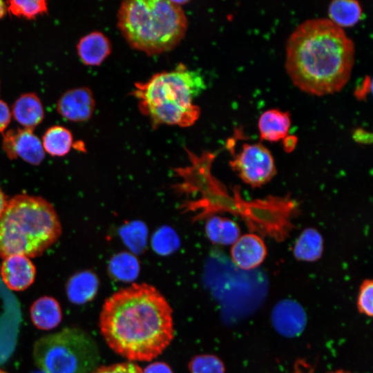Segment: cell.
<instances>
[{
	"mask_svg": "<svg viewBox=\"0 0 373 373\" xmlns=\"http://www.w3.org/2000/svg\"><path fill=\"white\" fill-rule=\"evenodd\" d=\"M0 276L6 286L16 291L28 289L36 276V268L30 258L23 255H11L3 258Z\"/></svg>",
	"mask_w": 373,
	"mask_h": 373,
	"instance_id": "cell-10",
	"label": "cell"
},
{
	"mask_svg": "<svg viewBox=\"0 0 373 373\" xmlns=\"http://www.w3.org/2000/svg\"><path fill=\"white\" fill-rule=\"evenodd\" d=\"M117 26L129 45L147 55L174 48L184 38L187 19L174 1L128 0L118 10Z\"/></svg>",
	"mask_w": 373,
	"mask_h": 373,
	"instance_id": "cell-5",
	"label": "cell"
},
{
	"mask_svg": "<svg viewBox=\"0 0 373 373\" xmlns=\"http://www.w3.org/2000/svg\"><path fill=\"white\" fill-rule=\"evenodd\" d=\"M352 137L356 142L362 144L371 143L372 140V133L361 128L355 129Z\"/></svg>",
	"mask_w": 373,
	"mask_h": 373,
	"instance_id": "cell-32",
	"label": "cell"
},
{
	"mask_svg": "<svg viewBox=\"0 0 373 373\" xmlns=\"http://www.w3.org/2000/svg\"><path fill=\"white\" fill-rule=\"evenodd\" d=\"M90 373H142L139 365L132 362L98 366Z\"/></svg>",
	"mask_w": 373,
	"mask_h": 373,
	"instance_id": "cell-28",
	"label": "cell"
},
{
	"mask_svg": "<svg viewBox=\"0 0 373 373\" xmlns=\"http://www.w3.org/2000/svg\"><path fill=\"white\" fill-rule=\"evenodd\" d=\"M283 140L285 150L287 152H291L296 145L297 137L294 135H287Z\"/></svg>",
	"mask_w": 373,
	"mask_h": 373,
	"instance_id": "cell-34",
	"label": "cell"
},
{
	"mask_svg": "<svg viewBox=\"0 0 373 373\" xmlns=\"http://www.w3.org/2000/svg\"><path fill=\"white\" fill-rule=\"evenodd\" d=\"M327 13L328 19L343 28L357 23L362 18L363 10L358 1L334 0L328 6Z\"/></svg>",
	"mask_w": 373,
	"mask_h": 373,
	"instance_id": "cell-19",
	"label": "cell"
},
{
	"mask_svg": "<svg viewBox=\"0 0 373 373\" xmlns=\"http://www.w3.org/2000/svg\"><path fill=\"white\" fill-rule=\"evenodd\" d=\"M271 320L274 328L283 336L294 337L304 329L307 318L303 308L297 302L285 299L274 307Z\"/></svg>",
	"mask_w": 373,
	"mask_h": 373,
	"instance_id": "cell-11",
	"label": "cell"
},
{
	"mask_svg": "<svg viewBox=\"0 0 373 373\" xmlns=\"http://www.w3.org/2000/svg\"><path fill=\"white\" fill-rule=\"evenodd\" d=\"M140 265L137 258L128 252H121L113 256L108 263L111 276L122 282H133L138 276Z\"/></svg>",
	"mask_w": 373,
	"mask_h": 373,
	"instance_id": "cell-22",
	"label": "cell"
},
{
	"mask_svg": "<svg viewBox=\"0 0 373 373\" xmlns=\"http://www.w3.org/2000/svg\"><path fill=\"white\" fill-rule=\"evenodd\" d=\"M99 287L97 276L90 271H82L72 276L66 283L68 300L76 305H83L91 300Z\"/></svg>",
	"mask_w": 373,
	"mask_h": 373,
	"instance_id": "cell-17",
	"label": "cell"
},
{
	"mask_svg": "<svg viewBox=\"0 0 373 373\" xmlns=\"http://www.w3.org/2000/svg\"><path fill=\"white\" fill-rule=\"evenodd\" d=\"M42 146L45 152L52 156H64L69 153L73 146L71 132L62 126H52L44 133Z\"/></svg>",
	"mask_w": 373,
	"mask_h": 373,
	"instance_id": "cell-21",
	"label": "cell"
},
{
	"mask_svg": "<svg viewBox=\"0 0 373 373\" xmlns=\"http://www.w3.org/2000/svg\"><path fill=\"white\" fill-rule=\"evenodd\" d=\"M119 234L126 245L136 254L141 253L145 247L147 229L142 222L135 221L122 227Z\"/></svg>",
	"mask_w": 373,
	"mask_h": 373,
	"instance_id": "cell-23",
	"label": "cell"
},
{
	"mask_svg": "<svg viewBox=\"0 0 373 373\" xmlns=\"http://www.w3.org/2000/svg\"><path fill=\"white\" fill-rule=\"evenodd\" d=\"M77 50L81 61L87 66L100 65L111 52V44L102 32L95 31L82 37Z\"/></svg>",
	"mask_w": 373,
	"mask_h": 373,
	"instance_id": "cell-13",
	"label": "cell"
},
{
	"mask_svg": "<svg viewBox=\"0 0 373 373\" xmlns=\"http://www.w3.org/2000/svg\"><path fill=\"white\" fill-rule=\"evenodd\" d=\"M8 200L6 195V194L3 193L2 189L0 188V216L2 214L3 211L5 210L7 204H8Z\"/></svg>",
	"mask_w": 373,
	"mask_h": 373,
	"instance_id": "cell-35",
	"label": "cell"
},
{
	"mask_svg": "<svg viewBox=\"0 0 373 373\" xmlns=\"http://www.w3.org/2000/svg\"><path fill=\"white\" fill-rule=\"evenodd\" d=\"M0 88H1V82H0Z\"/></svg>",
	"mask_w": 373,
	"mask_h": 373,
	"instance_id": "cell-40",
	"label": "cell"
},
{
	"mask_svg": "<svg viewBox=\"0 0 373 373\" xmlns=\"http://www.w3.org/2000/svg\"><path fill=\"white\" fill-rule=\"evenodd\" d=\"M33 373H45V372L39 370V371L35 372Z\"/></svg>",
	"mask_w": 373,
	"mask_h": 373,
	"instance_id": "cell-38",
	"label": "cell"
},
{
	"mask_svg": "<svg viewBox=\"0 0 373 373\" xmlns=\"http://www.w3.org/2000/svg\"><path fill=\"white\" fill-rule=\"evenodd\" d=\"M329 373H351V372H347V371H343V370H337V371L331 372H329Z\"/></svg>",
	"mask_w": 373,
	"mask_h": 373,
	"instance_id": "cell-37",
	"label": "cell"
},
{
	"mask_svg": "<svg viewBox=\"0 0 373 373\" xmlns=\"http://www.w3.org/2000/svg\"><path fill=\"white\" fill-rule=\"evenodd\" d=\"M191 373H224L222 361L212 354H200L191 358L189 363Z\"/></svg>",
	"mask_w": 373,
	"mask_h": 373,
	"instance_id": "cell-26",
	"label": "cell"
},
{
	"mask_svg": "<svg viewBox=\"0 0 373 373\" xmlns=\"http://www.w3.org/2000/svg\"><path fill=\"white\" fill-rule=\"evenodd\" d=\"M61 225L46 200L19 194L8 200L0 216V258L11 255L37 257L60 237Z\"/></svg>",
	"mask_w": 373,
	"mask_h": 373,
	"instance_id": "cell-4",
	"label": "cell"
},
{
	"mask_svg": "<svg viewBox=\"0 0 373 373\" xmlns=\"http://www.w3.org/2000/svg\"><path fill=\"white\" fill-rule=\"evenodd\" d=\"M205 229L212 242L223 245H233L240 236V230L236 222L220 216L210 218Z\"/></svg>",
	"mask_w": 373,
	"mask_h": 373,
	"instance_id": "cell-20",
	"label": "cell"
},
{
	"mask_svg": "<svg viewBox=\"0 0 373 373\" xmlns=\"http://www.w3.org/2000/svg\"><path fill=\"white\" fill-rule=\"evenodd\" d=\"M12 113L8 104L0 99V133H3L11 121Z\"/></svg>",
	"mask_w": 373,
	"mask_h": 373,
	"instance_id": "cell-30",
	"label": "cell"
},
{
	"mask_svg": "<svg viewBox=\"0 0 373 373\" xmlns=\"http://www.w3.org/2000/svg\"><path fill=\"white\" fill-rule=\"evenodd\" d=\"M95 106V99L90 89L80 87L64 93L57 101V111L66 119L80 122L91 117Z\"/></svg>",
	"mask_w": 373,
	"mask_h": 373,
	"instance_id": "cell-9",
	"label": "cell"
},
{
	"mask_svg": "<svg viewBox=\"0 0 373 373\" xmlns=\"http://www.w3.org/2000/svg\"><path fill=\"white\" fill-rule=\"evenodd\" d=\"M33 358L45 373H90L98 367L100 354L93 337L78 327H66L39 338Z\"/></svg>",
	"mask_w": 373,
	"mask_h": 373,
	"instance_id": "cell-6",
	"label": "cell"
},
{
	"mask_svg": "<svg viewBox=\"0 0 373 373\" xmlns=\"http://www.w3.org/2000/svg\"><path fill=\"white\" fill-rule=\"evenodd\" d=\"M205 87L199 72L180 64L175 70L157 73L145 82L135 83L133 95L152 127L161 124L188 127L200 117V109L193 99Z\"/></svg>",
	"mask_w": 373,
	"mask_h": 373,
	"instance_id": "cell-3",
	"label": "cell"
},
{
	"mask_svg": "<svg viewBox=\"0 0 373 373\" xmlns=\"http://www.w3.org/2000/svg\"><path fill=\"white\" fill-rule=\"evenodd\" d=\"M0 373H8L7 372L4 371L2 369H0Z\"/></svg>",
	"mask_w": 373,
	"mask_h": 373,
	"instance_id": "cell-39",
	"label": "cell"
},
{
	"mask_svg": "<svg viewBox=\"0 0 373 373\" xmlns=\"http://www.w3.org/2000/svg\"><path fill=\"white\" fill-rule=\"evenodd\" d=\"M179 245L178 236L169 227L160 228L152 238L153 249L160 255H168L174 252Z\"/></svg>",
	"mask_w": 373,
	"mask_h": 373,
	"instance_id": "cell-25",
	"label": "cell"
},
{
	"mask_svg": "<svg viewBox=\"0 0 373 373\" xmlns=\"http://www.w3.org/2000/svg\"><path fill=\"white\" fill-rule=\"evenodd\" d=\"M142 373H173V371L164 362H154L142 370Z\"/></svg>",
	"mask_w": 373,
	"mask_h": 373,
	"instance_id": "cell-31",
	"label": "cell"
},
{
	"mask_svg": "<svg viewBox=\"0 0 373 373\" xmlns=\"http://www.w3.org/2000/svg\"><path fill=\"white\" fill-rule=\"evenodd\" d=\"M291 126L289 111L271 108L264 111L259 117L258 127L262 140L277 142L288 135Z\"/></svg>",
	"mask_w": 373,
	"mask_h": 373,
	"instance_id": "cell-14",
	"label": "cell"
},
{
	"mask_svg": "<svg viewBox=\"0 0 373 373\" xmlns=\"http://www.w3.org/2000/svg\"><path fill=\"white\" fill-rule=\"evenodd\" d=\"M292 373H314L312 367L304 360L296 361Z\"/></svg>",
	"mask_w": 373,
	"mask_h": 373,
	"instance_id": "cell-33",
	"label": "cell"
},
{
	"mask_svg": "<svg viewBox=\"0 0 373 373\" xmlns=\"http://www.w3.org/2000/svg\"><path fill=\"white\" fill-rule=\"evenodd\" d=\"M172 308L153 286L133 283L106 298L99 327L109 347L130 361H150L174 337Z\"/></svg>",
	"mask_w": 373,
	"mask_h": 373,
	"instance_id": "cell-1",
	"label": "cell"
},
{
	"mask_svg": "<svg viewBox=\"0 0 373 373\" xmlns=\"http://www.w3.org/2000/svg\"><path fill=\"white\" fill-rule=\"evenodd\" d=\"M372 280L367 279L363 282L360 287L357 300V307L361 314L367 316H372Z\"/></svg>",
	"mask_w": 373,
	"mask_h": 373,
	"instance_id": "cell-27",
	"label": "cell"
},
{
	"mask_svg": "<svg viewBox=\"0 0 373 373\" xmlns=\"http://www.w3.org/2000/svg\"><path fill=\"white\" fill-rule=\"evenodd\" d=\"M267 256V247L262 239L254 233L239 237L231 249L233 263L242 270H251L258 267Z\"/></svg>",
	"mask_w": 373,
	"mask_h": 373,
	"instance_id": "cell-12",
	"label": "cell"
},
{
	"mask_svg": "<svg viewBox=\"0 0 373 373\" xmlns=\"http://www.w3.org/2000/svg\"><path fill=\"white\" fill-rule=\"evenodd\" d=\"M372 91V79L365 76L362 82L356 86L354 90V95L358 100L366 99L367 95Z\"/></svg>",
	"mask_w": 373,
	"mask_h": 373,
	"instance_id": "cell-29",
	"label": "cell"
},
{
	"mask_svg": "<svg viewBox=\"0 0 373 373\" xmlns=\"http://www.w3.org/2000/svg\"><path fill=\"white\" fill-rule=\"evenodd\" d=\"M2 147L10 160L20 157L35 166L40 164L45 157L41 140L28 128L7 131L3 134Z\"/></svg>",
	"mask_w": 373,
	"mask_h": 373,
	"instance_id": "cell-8",
	"label": "cell"
},
{
	"mask_svg": "<svg viewBox=\"0 0 373 373\" xmlns=\"http://www.w3.org/2000/svg\"><path fill=\"white\" fill-rule=\"evenodd\" d=\"M30 314L34 325L43 330L55 328L62 319L59 302L50 296H42L37 299L30 307Z\"/></svg>",
	"mask_w": 373,
	"mask_h": 373,
	"instance_id": "cell-16",
	"label": "cell"
},
{
	"mask_svg": "<svg viewBox=\"0 0 373 373\" xmlns=\"http://www.w3.org/2000/svg\"><path fill=\"white\" fill-rule=\"evenodd\" d=\"M6 3L7 10L11 15L27 19H35L48 11L45 0H12Z\"/></svg>",
	"mask_w": 373,
	"mask_h": 373,
	"instance_id": "cell-24",
	"label": "cell"
},
{
	"mask_svg": "<svg viewBox=\"0 0 373 373\" xmlns=\"http://www.w3.org/2000/svg\"><path fill=\"white\" fill-rule=\"evenodd\" d=\"M229 164L242 180L254 188L266 184L276 173L272 154L260 143H245Z\"/></svg>",
	"mask_w": 373,
	"mask_h": 373,
	"instance_id": "cell-7",
	"label": "cell"
},
{
	"mask_svg": "<svg viewBox=\"0 0 373 373\" xmlns=\"http://www.w3.org/2000/svg\"><path fill=\"white\" fill-rule=\"evenodd\" d=\"M7 6L4 1L0 0V19L5 16Z\"/></svg>",
	"mask_w": 373,
	"mask_h": 373,
	"instance_id": "cell-36",
	"label": "cell"
},
{
	"mask_svg": "<svg viewBox=\"0 0 373 373\" xmlns=\"http://www.w3.org/2000/svg\"><path fill=\"white\" fill-rule=\"evenodd\" d=\"M11 113L23 128L31 130L38 126L44 117L42 103L39 97L32 93L20 95L14 102Z\"/></svg>",
	"mask_w": 373,
	"mask_h": 373,
	"instance_id": "cell-15",
	"label": "cell"
},
{
	"mask_svg": "<svg viewBox=\"0 0 373 373\" xmlns=\"http://www.w3.org/2000/svg\"><path fill=\"white\" fill-rule=\"evenodd\" d=\"M323 251V240L321 233L314 228H307L296 240L293 253L297 260L314 262L321 257Z\"/></svg>",
	"mask_w": 373,
	"mask_h": 373,
	"instance_id": "cell-18",
	"label": "cell"
},
{
	"mask_svg": "<svg viewBox=\"0 0 373 373\" xmlns=\"http://www.w3.org/2000/svg\"><path fill=\"white\" fill-rule=\"evenodd\" d=\"M285 52V67L293 84L317 96L341 90L354 63L353 41L327 18L298 25L287 39Z\"/></svg>",
	"mask_w": 373,
	"mask_h": 373,
	"instance_id": "cell-2",
	"label": "cell"
}]
</instances>
